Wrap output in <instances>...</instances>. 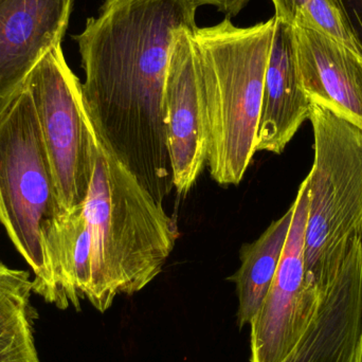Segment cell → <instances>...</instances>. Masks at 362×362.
I'll return each mask as SVG.
<instances>
[{
  "label": "cell",
  "mask_w": 362,
  "mask_h": 362,
  "mask_svg": "<svg viewBox=\"0 0 362 362\" xmlns=\"http://www.w3.org/2000/svg\"><path fill=\"white\" fill-rule=\"evenodd\" d=\"M276 18L238 28L229 17L194 32L206 103L211 177L238 185L257 153L264 80Z\"/></svg>",
  "instance_id": "4"
},
{
  "label": "cell",
  "mask_w": 362,
  "mask_h": 362,
  "mask_svg": "<svg viewBox=\"0 0 362 362\" xmlns=\"http://www.w3.org/2000/svg\"><path fill=\"white\" fill-rule=\"evenodd\" d=\"M202 4L215 6L228 17H235L248 4L249 0H200Z\"/></svg>",
  "instance_id": "18"
},
{
  "label": "cell",
  "mask_w": 362,
  "mask_h": 362,
  "mask_svg": "<svg viewBox=\"0 0 362 362\" xmlns=\"http://www.w3.org/2000/svg\"><path fill=\"white\" fill-rule=\"evenodd\" d=\"M14 269H11L8 266L4 265L1 261H0V276H6V274H12Z\"/></svg>",
  "instance_id": "19"
},
{
  "label": "cell",
  "mask_w": 362,
  "mask_h": 362,
  "mask_svg": "<svg viewBox=\"0 0 362 362\" xmlns=\"http://www.w3.org/2000/svg\"><path fill=\"white\" fill-rule=\"evenodd\" d=\"M74 0H0V116L47 52L62 45Z\"/></svg>",
  "instance_id": "9"
},
{
  "label": "cell",
  "mask_w": 362,
  "mask_h": 362,
  "mask_svg": "<svg viewBox=\"0 0 362 362\" xmlns=\"http://www.w3.org/2000/svg\"><path fill=\"white\" fill-rule=\"evenodd\" d=\"M286 244L274 282L251 322V362H283L314 321L321 296L306 280L304 238L308 178L301 183Z\"/></svg>",
  "instance_id": "7"
},
{
  "label": "cell",
  "mask_w": 362,
  "mask_h": 362,
  "mask_svg": "<svg viewBox=\"0 0 362 362\" xmlns=\"http://www.w3.org/2000/svg\"><path fill=\"white\" fill-rule=\"evenodd\" d=\"M310 107L298 69L293 29L276 19L264 80L257 152L282 154L303 122L310 120Z\"/></svg>",
  "instance_id": "12"
},
{
  "label": "cell",
  "mask_w": 362,
  "mask_h": 362,
  "mask_svg": "<svg viewBox=\"0 0 362 362\" xmlns=\"http://www.w3.org/2000/svg\"><path fill=\"white\" fill-rule=\"evenodd\" d=\"M194 32H181L176 40L163 95L172 178L180 194L189 193L208 160V122Z\"/></svg>",
  "instance_id": "8"
},
{
  "label": "cell",
  "mask_w": 362,
  "mask_h": 362,
  "mask_svg": "<svg viewBox=\"0 0 362 362\" xmlns=\"http://www.w3.org/2000/svg\"><path fill=\"white\" fill-rule=\"evenodd\" d=\"M356 362H362V332L361 341H359L358 351H357Z\"/></svg>",
  "instance_id": "20"
},
{
  "label": "cell",
  "mask_w": 362,
  "mask_h": 362,
  "mask_svg": "<svg viewBox=\"0 0 362 362\" xmlns=\"http://www.w3.org/2000/svg\"><path fill=\"white\" fill-rule=\"evenodd\" d=\"M302 86L312 103L362 129V57L327 34L293 28Z\"/></svg>",
  "instance_id": "11"
},
{
  "label": "cell",
  "mask_w": 362,
  "mask_h": 362,
  "mask_svg": "<svg viewBox=\"0 0 362 362\" xmlns=\"http://www.w3.org/2000/svg\"><path fill=\"white\" fill-rule=\"evenodd\" d=\"M200 0H104L78 42L85 110L102 144L163 204L173 189L163 95L174 45Z\"/></svg>",
  "instance_id": "1"
},
{
  "label": "cell",
  "mask_w": 362,
  "mask_h": 362,
  "mask_svg": "<svg viewBox=\"0 0 362 362\" xmlns=\"http://www.w3.org/2000/svg\"><path fill=\"white\" fill-rule=\"evenodd\" d=\"M295 206L274 221L252 244L240 249V267L229 280L235 283L238 298V325H251L274 282L291 229Z\"/></svg>",
  "instance_id": "13"
},
{
  "label": "cell",
  "mask_w": 362,
  "mask_h": 362,
  "mask_svg": "<svg viewBox=\"0 0 362 362\" xmlns=\"http://www.w3.org/2000/svg\"><path fill=\"white\" fill-rule=\"evenodd\" d=\"M32 293L29 272L14 269L0 276V362H40Z\"/></svg>",
  "instance_id": "14"
},
{
  "label": "cell",
  "mask_w": 362,
  "mask_h": 362,
  "mask_svg": "<svg viewBox=\"0 0 362 362\" xmlns=\"http://www.w3.org/2000/svg\"><path fill=\"white\" fill-rule=\"evenodd\" d=\"M362 332V238L321 297L318 312L283 362H356Z\"/></svg>",
  "instance_id": "10"
},
{
  "label": "cell",
  "mask_w": 362,
  "mask_h": 362,
  "mask_svg": "<svg viewBox=\"0 0 362 362\" xmlns=\"http://www.w3.org/2000/svg\"><path fill=\"white\" fill-rule=\"evenodd\" d=\"M61 270L64 288L71 306L81 310L91 278V234L82 206L67 212L62 227Z\"/></svg>",
  "instance_id": "15"
},
{
  "label": "cell",
  "mask_w": 362,
  "mask_h": 362,
  "mask_svg": "<svg viewBox=\"0 0 362 362\" xmlns=\"http://www.w3.org/2000/svg\"><path fill=\"white\" fill-rule=\"evenodd\" d=\"M274 18L291 28H306L327 34L351 50L362 52L338 0H272Z\"/></svg>",
  "instance_id": "16"
},
{
  "label": "cell",
  "mask_w": 362,
  "mask_h": 362,
  "mask_svg": "<svg viewBox=\"0 0 362 362\" xmlns=\"http://www.w3.org/2000/svg\"><path fill=\"white\" fill-rule=\"evenodd\" d=\"M66 214L33 100L23 86L0 116V223L33 270V293L61 310L70 306L61 270Z\"/></svg>",
  "instance_id": "3"
},
{
  "label": "cell",
  "mask_w": 362,
  "mask_h": 362,
  "mask_svg": "<svg viewBox=\"0 0 362 362\" xmlns=\"http://www.w3.org/2000/svg\"><path fill=\"white\" fill-rule=\"evenodd\" d=\"M315 158L308 174L304 238L306 280L321 297L353 240L362 238V129L312 103Z\"/></svg>",
  "instance_id": "5"
},
{
  "label": "cell",
  "mask_w": 362,
  "mask_h": 362,
  "mask_svg": "<svg viewBox=\"0 0 362 362\" xmlns=\"http://www.w3.org/2000/svg\"><path fill=\"white\" fill-rule=\"evenodd\" d=\"M83 211L91 234L86 300L105 313L117 296L134 295L160 274L180 233L163 204L99 139Z\"/></svg>",
  "instance_id": "2"
},
{
  "label": "cell",
  "mask_w": 362,
  "mask_h": 362,
  "mask_svg": "<svg viewBox=\"0 0 362 362\" xmlns=\"http://www.w3.org/2000/svg\"><path fill=\"white\" fill-rule=\"evenodd\" d=\"M25 86L33 100L59 200L70 212L88 194L98 138L85 110L82 83L68 66L62 45L38 62Z\"/></svg>",
  "instance_id": "6"
},
{
  "label": "cell",
  "mask_w": 362,
  "mask_h": 362,
  "mask_svg": "<svg viewBox=\"0 0 362 362\" xmlns=\"http://www.w3.org/2000/svg\"><path fill=\"white\" fill-rule=\"evenodd\" d=\"M362 52V0H338Z\"/></svg>",
  "instance_id": "17"
}]
</instances>
